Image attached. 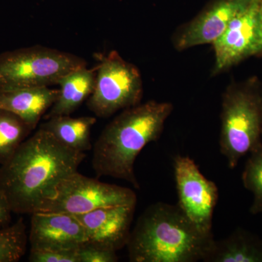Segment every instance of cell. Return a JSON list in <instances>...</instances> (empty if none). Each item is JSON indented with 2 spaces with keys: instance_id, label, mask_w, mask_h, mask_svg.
<instances>
[{
  "instance_id": "20",
  "label": "cell",
  "mask_w": 262,
  "mask_h": 262,
  "mask_svg": "<svg viewBox=\"0 0 262 262\" xmlns=\"http://www.w3.org/2000/svg\"><path fill=\"white\" fill-rule=\"evenodd\" d=\"M29 261L31 262H79L77 249L58 250L32 248Z\"/></svg>"
},
{
  "instance_id": "5",
  "label": "cell",
  "mask_w": 262,
  "mask_h": 262,
  "mask_svg": "<svg viewBox=\"0 0 262 262\" xmlns=\"http://www.w3.org/2000/svg\"><path fill=\"white\" fill-rule=\"evenodd\" d=\"M84 67L87 62L80 56L42 46L5 52L0 54V90L49 87Z\"/></svg>"
},
{
  "instance_id": "11",
  "label": "cell",
  "mask_w": 262,
  "mask_h": 262,
  "mask_svg": "<svg viewBox=\"0 0 262 262\" xmlns=\"http://www.w3.org/2000/svg\"><path fill=\"white\" fill-rule=\"evenodd\" d=\"M32 215L29 236L32 248L76 250L88 242L85 229L76 215L51 211Z\"/></svg>"
},
{
  "instance_id": "2",
  "label": "cell",
  "mask_w": 262,
  "mask_h": 262,
  "mask_svg": "<svg viewBox=\"0 0 262 262\" xmlns=\"http://www.w3.org/2000/svg\"><path fill=\"white\" fill-rule=\"evenodd\" d=\"M173 110L171 103L149 101L122 110L95 143L96 175L125 180L140 189L134 170L136 158L149 143L159 139Z\"/></svg>"
},
{
  "instance_id": "16",
  "label": "cell",
  "mask_w": 262,
  "mask_h": 262,
  "mask_svg": "<svg viewBox=\"0 0 262 262\" xmlns=\"http://www.w3.org/2000/svg\"><path fill=\"white\" fill-rule=\"evenodd\" d=\"M96 122L94 117H71L70 115L48 119L39 128L48 131L66 146L85 152L92 148L91 131Z\"/></svg>"
},
{
  "instance_id": "23",
  "label": "cell",
  "mask_w": 262,
  "mask_h": 262,
  "mask_svg": "<svg viewBox=\"0 0 262 262\" xmlns=\"http://www.w3.org/2000/svg\"><path fill=\"white\" fill-rule=\"evenodd\" d=\"M258 27H259L260 41H261V50L258 56H262V1L260 5L259 13H258Z\"/></svg>"
},
{
  "instance_id": "4",
  "label": "cell",
  "mask_w": 262,
  "mask_h": 262,
  "mask_svg": "<svg viewBox=\"0 0 262 262\" xmlns=\"http://www.w3.org/2000/svg\"><path fill=\"white\" fill-rule=\"evenodd\" d=\"M261 89L252 77L232 82L222 94L220 150L229 168L262 146Z\"/></svg>"
},
{
  "instance_id": "1",
  "label": "cell",
  "mask_w": 262,
  "mask_h": 262,
  "mask_svg": "<svg viewBox=\"0 0 262 262\" xmlns=\"http://www.w3.org/2000/svg\"><path fill=\"white\" fill-rule=\"evenodd\" d=\"M42 128L26 139L13 156L0 166V189L13 213L39 211L56 193L58 183L78 171L85 158Z\"/></svg>"
},
{
  "instance_id": "10",
  "label": "cell",
  "mask_w": 262,
  "mask_h": 262,
  "mask_svg": "<svg viewBox=\"0 0 262 262\" xmlns=\"http://www.w3.org/2000/svg\"><path fill=\"white\" fill-rule=\"evenodd\" d=\"M254 0H211L196 16L179 26L171 37L178 51L213 44L229 24Z\"/></svg>"
},
{
  "instance_id": "13",
  "label": "cell",
  "mask_w": 262,
  "mask_h": 262,
  "mask_svg": "<svg viewBox=\"0 0 262 262\" xmlns=\"http://www.w3.org/2000/svg\"><path fill=\"white\" fill-rule=\"evenodd\" d=\"M58 93L59 90L49 87L0 90V108L15 113L34 130L56 102Z\"/></svg>"
},
{
  "instance_id": "6",
  "label": "cell",
  "mask_w": 262,
  "mask_h": 262,
  "mask_svg": "<svg viewBox=\"0 0 262 262\" xmlns=\"http://www.w3.org/2000/svg\"><path fill=\"white\" fill-rule=\"evenodd\" d=\"M143 93L140 71L113 51L96 67V83L87 106L96 116L106 118L141 103Z\"/></svg>"
},
{
  "instance_id": "17",
  "label": "cell",
  "mask_w": 262,
  "mask_h": 262,
  "mask_svg": "<svg viewBox=\"0 0 262 262\" xmlns=\"http://www.w3.org/2000/svg\"><path fill=\"white\" fill-rule=\"evenodd\" d=\"M32 130L18 115L0 108V166L13 156Z\"/></svg>"
},
{
  "instance_id": "15",
  "label": "cell",
  "mask_w": 262,
  "mask_h": 262,
  "mask_svg": "<svg viewBox=\"0 0 262 262\" xmlns=\"http://www.w3.org/2000/svg\"><path fill=\"white\" fill-rule=\"evenodd\" d=\"M206 262H262V241L244 229L215 241Z\"/></svg>"
},
{
  "instance_id": "7",
  "label": "cell",
  "mask_w": 262,
  "mask_h": 262,
  "mask_svg": "<svg viewBox=\"0 0 262 262\" xmlns=\"http://www.w3.org/2000/svg\"><path fill=\"white\" fill-rule=\"evenodd\" d=\"M136 202L132 189L100 182L77 171L58 183L55 195L39 211L80 215L106 207L136 206Z\"/></svg>"
},
{
  "instance_id": "18",
  "label": "cell",
  "mask_w": 262,
  "mask_h": 262,
  "mask_svg": "<svg viewBox=\"0 0 262 262\" xmlns=\"http://www.w3.org/2000/svg\"><path fill=\"white\" fill-rule=\"evenodd\" d=\"M28 239L23 218L0 229V262L18 261L25 254Z\"/></svg>"
},
{
  "instance_id": "3",
  "label": "cell",
  "mask_w": 262,
  "mask_h": 262,
  "mask_svg": "<svg viewBox=\"0 0 262 262\" xmlns=\"http://www.w3.org/2000/svg\"><path fill=\"white\" fill-rule=\"evenodd\" d=\"M214 243L178 205L160 202L139 217L126 247L131 262H195L205 261Z\"/></svg>"
},
{
  "instance_id": "8",
  "label": "cell",
  "mask_w": 262,
  "mask_h": 262,
  "mask_svg": "<svg viewBox=\"0 0 262 262\" xmlns=\"http://www.w3.org/2000/svg\"><path fill=\"white\" fill-rule=\"evenodd\" d=\"M173 168L179 198L177 205L201 232L212 234L213 212L219 199L216 184L201 173L189 157H176Z\"/></svg>"
},
{
  "instance_id": "14",
  "label": "cell",
  "mask_w": 262,
  "mask_h": 262,
  "mask_svg": "<svg viewBox=\"0 0 262 262\" xmlns=\"http://www.w3.org/2000/svg\"><path fill=\"white\" fill-rule=\"evenodd\" d=\"M96 68L82 67L67 74L58 80L59 93L46 119L70 115L92 94L96 83Z\"/></svg>"
},
{
  "instance_id": "22",
  "label": "cell",
  "mask_w": 262,
  "mask_h": 262,
  "mask_svg": "<svg viewBox=\"0 0 262 262\" xmlns=\"http://www.w3.org/2000/svg\"><path fill=\"white\" fill-rule=\"evenodd\" d=\"M13 213L8 198L0 189V229L10 225Z\"/></svg>"
},
{
  "instance_id": "24",
  "label": "cell",
  "mask_w": 262,
  "mask_h": 262,
  "mask_svg": "<svg viewBox=\"0 0 262 262\" xmlns=\"http://www.w3.org/2000/svg\"><path fill=\"white\" fill-rule=\"evenodd\" d=\"M261 106H262V89H261Z\"/></svg>"
},
{
  "instance_id": "9",
  "label": "cell",
  "mask_w": 262,
  "mask_h": 262,
  "mask_svg": "<svg viewBox=\"0 0 262 262\" xmlns=\"http://www.w3.org/2000/svg\"><path fill=\"white\" fill-rule=\"evenodd\" d=\"M262 0H254L229 24L213 42L215 63L211 76L223 73L261 50L258 13Z\"/></svg>"
},
{
  "instance_id": "19",
  "label": "cell",
  "mask_w": 262,
  "mask_h": 262,
  "mask_svg": "<svg viewBox=\"0 0 262 262\" xmlns=\"http://www.w3.org/2000/svg\"><path fill=\"white\" fill-rule=\"evenodd\" d=\"M242 180L244 187L253 195L251 213H262V146L251 153L245 166Z\"/></svg>"
},
{
  "instance_id": "21",
  "label": "cell",
  "mask_w": 262,
  "mask_h": 262,
  "mask_svg": "<svg viewBox=\"0 0 262 262\" xmlns=\"http://www.w3.org/2000/svg\"><path fill=\"white\" fill-rule=\"evenodd\" d=\"M79 262H116L118 261L117 251L84 244L77 249Z\"/></svg>"
},
{
  "instance_id": "12",
  "label": "cell",
  "mask_w": 262,
  "mask_h": 262,
  "mask_svg": "<svg viewBox=\"0 0 262 262\" xmlns=\"http://www.w3.org/2000/svg\"><path fill=\"white\" fill-rule=\"evenodd\" d=\"M136 206L98 208L76 215L85 229L88 244L117 251L126 246Z\"/></svg>"
}]
</instances>
